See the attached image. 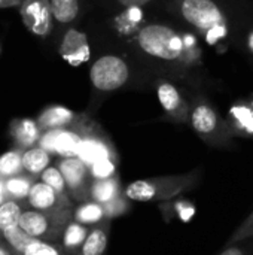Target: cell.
Segmentation results:
<instances>
[{
    "label": "cell",
    "instance_id": "obj_1",
    "mask_svg": "<svg viewBox=\"0 0 253 255\" xmlns=\"http://www.w3.org/2000/svg\"><path fill=\"white\" fill-rule=\"evenodd\" d=\"M197 184V176L194 173L182 176H164L152 179H140L131 182L124 194L131 202H148V203H161L179 196H183L192 190Z\"/></svg>",
    "mask_w": 253,
    "mask_h": 255
},
{
    "label": "cell",
    "instance_id": "obj_2",
    "mask_svg": "<svg viewBox=\"0 0 253 255\" xmlns=\"http://www.w3.org/2000/svg\"><path fill=\"white\" fill-rule=\"evenodd\" d=\"M140 46L151 55L173 60L182 52V39L169 27L164 25H148L140 31Z\"/></svg>",
    "mask_w": 253,
    "mask_h": 255
},
{
    "label": "cell",
    "instance_id": "obj_3",
    "mask_svg": "<svg viewBox=\"0 0 253 255\" xmlns=\"http://www.w3.org/2000/svg\"><path fill=\"white\" fill-rule=\"evenodd\" d=\"M128 78L127 64L113 55L101 57L91 67V81L94 87L103 91H112L125 84Z\"/></svg>",
    "mask_w": 253,
    "mask_h": 255
},
{
    "label": "cell",
    "instance_id": "obj_4",
    "mask_svg": "<svg viewBox=\"0 0 253 255\" xmlns=\"http://www.w3.org/2000/svg\"><path fill=\"white\" fill-rule=\"evenodd\" d=\"M21 16L31 33L46 36L51 31L52 10L49 0H24L21 4Z\"/></svg>",
    "mask_w": 253,
    "mask_h": 255
},
{
    "label": "cell",
    "instance_id": "obj_5",
    "mask_svg": "<svg viewBox=\"0 0 253 255\" xmlns=\"http://www.w3.org/2000/svg\"><path fill=\"white\" fill-rule=\"evenodd\" d=\"M182 13L191 24L203 30H210L222 22V15L212 0H185Z\"/></svg>",
    "mask_w": 253,
    "mask_h": 255
},
{
    "label": "cell",
    "instance_id": "obj_6",
    "mask_svg": "<svg viewBox=\"0 0 253 255\" xmlns=\"http://www.w3.org/2000/svg\"><path fill=\"white\" fill-rule=\"evenodd\" d=\"M81 142H82V139L78 134H75L72 131L60 130V128L49 130L40 139V145L43 149H46L48 152H57L66 158L78 155Z\"/></svg>",
    "mask_w": 253,
    "mask_h": 255
},
{
    "label": "cell",
    "instance_id": "obj_7",
    "mask_svg": "<svg viewBox=\"0 0 253 255\" xmlns=\"http://www.w3.org/2000/svg\"><path fill=\"white\" fill-rule=\"evenodd\" d=\"M60 52L63 58L72 64L79 66L89 58V46L86 42V36L78 30H69L63 39Z\"/></svg>",
    "mask_w": 253,
    "mask_h": 255
},
{
    "label": "cell",
    "instance_id": "obj_8",
    "mask_svg": "<svg viewBox=\"0 0 253 255\" xmlns=\"http://www.w3.org/2000/svg\"><path fill=\"white\" fill-rule=\"evenodd\" d=\"M60 172L64 176L66 185L79 194H89L85 191L86 178H88V166L78 157H67L60 163Z\"/></svg>",
    "mask_w": 253,
    "mask_h": 255
},
{
    "label": "cell",
    "instance_id": "obj_9",
    "mask_svg": "<svg viewBox=\"0 0 253 255\" xmlns=\"http://www.w3.org/2000/svg\"><path fill=\"white\" fill-rule=\"evenodd\" d=\"M158 208H160L166 223H171L173 220H179L182 223H189L195 215V205L182 196L167 200V202H161V203H158Z\"/></svg>",
    "mask_w": 253,
    "mask_h": 255
},
{
    "label": "cell",
    "instance_id": "obj_10",
    "mask_svg": "<svg viewBox=\"0 0 253 255\" xmlns=\"http://www.w3.org/2000/svg\"><path fill=\"white\" fill-rule=\"evenodd\" d=\"M76 157L81 158L86 166H92L100 160L112 158V152L104 142L89 137V139H82Z\"/></svg>",
    "mask_w": 253,
    "mask_h": 255
},
{
    "label": "cell",
    "instance_id": "obj_11",
    "mask_svg": "<svg viewBox=\"0 0 253 255\" xmlns=\"http://www.w3.org/2000/svg\"><path fill=\"white\" fill-rule=\"evenodd\" d=\"M109 220H103L100 226L94 227L84 245H82V255H104L106 248H107V241H109Z\"/></svg>",
    "mask_w": 253,
    "mask_h": 255
},
{
    "label": "cell",
    "instance_id": "obj_12",
    "mask_svg": "<svg viewBox=\"0 0 253 255\" xmlns=\"http://www.w3.org/2000/svg\"><path fill=\"white\" fill-rule=\"evenodd\" d=\"M124 191L121 188V182H119V178L116 175L112 178H107V179H95L89 188L91 199L97 203H101V205L110 202L112 199L118 197Z\"/></svg>",
    "mask_w": 253,
    "mask_h": 255
},
{
    "label": "cell",
    "instance_id": "obj_13",
    "mask_svg": "<svg viewBox=\"0 0 253 255\" xmlns=\"http://www.w3.org/2000/svg\"><path fill=\"white\" fill-rule=\"evenodd\" d=\"M192 127L203 136H210L218 127L216 114L209 106H198L192 114Z\"/></svg>",
    "mask_w": 253,
    "mask_h": 255
},
{
    "label": "cell",
    "instance_id": "obj_14",
    "mask_svg": "<svg viewBox=\"0 0 253 255\" xmlns=\"http://www.w3.org/2000/svg\"><path fill=\"white\" fill-rule=\"evenodd\" d=\"M57 191L45 182L34 184L28 193V202L36 209H49L57 202Z\"/></svg>",
    "mask_w": 253,
    "mask_h": 255
},
{
    "label": "cell",
    "instance_id": "obj_15",
    "mask_svg": "<svg viewBox=\"0 0 253 255\" xmlns=\"http://www.w3.org/2000/svg\"><path fill=\"white\" fill-rule=\"evenodd\" d=\"M19 227L25 230L30 236L37 238L48 232V218L39 212H24L19 218Z\"/></svg>",
    "mask_w": 253,
    "mask_h": 255
},
{
    "label": "cell",
    "instance_id": "obj_16",
    "mask_svg": "<svg viewBox=\"0 0 253 255\" xmlns=\"http://www.w3.org/2000/svg\"><path fill=\"white\" fill-rule=\"evenodd\" d=\"M75 220L81 224H100L103 220H106L104 208L101 203L97 202H88L81 205L75 212Z\"/></svg>",
    "mask_w": 253,
    "mask_h": 255
},
{
    "label": "cell",
    "instance_id": "obj_17",
    "mask_svg": "<svg viewBox=\"0 0 253 255\" xmlns=\"http://www.w3.org/2000/svg\"><path fill=\"white\" fill-rule=\"evenodd\" d=\"M73 118V114L66 109V108H61V106H55V108H49L46 109L40 118H39V124L43 127V128H58L67 123H70Z\"/></svg>",
    "mask_w": 253,
    "mask_h": 255
},
{
    "label": "cell",
    "instance_id": "obj_18",
    "mask_svg": "<svg viewBox=\"0 0 253 255\" xmlns=\"http://www.w3.org/2000/svg\"><path fill=\"white\" fill-rule=\"evenodd\" d=\"M48 163H49V155H48V151H45L43 148L28 149L22 155V166L30 173H40V172H43L46 169Z\"/></svg>",
    "mask_w": 253,
    "mask_h": 255
},
{
    "label": "cell",
    "instance_id": "obj_19",
    "mask_svg": "<svg viewBox=\"0 0 253 255\" xmlns=\"http://www.w3.org/2000/svg\"><path fill=\"white\" fill-rule=\"evenodd\" d=\"M78 0H51L52 16L60 22H70L78 15Z\"/></svg>",
    "mask_w": 253,
    "mask_h": 255
},
{
    "label": "cell",
    "instance_id": "obj_20",
    "mask_svg": "<svg viewBox=\"0 0 253 255\" xmlns=\"http://www.w3.org/2000/svg\"><path fill=\"white\" fill-rule=\"evenodd\" d=\"M88 230L84 224L81 223H72L67 226L66 232H64V238H63V242H64V247L67 248H78V247H82L86 236H88Z\"/></svg>",
    "mask_w": 253,
    "mask_h": 255
},
{
    "label": "cell",
    "instance_id": "obj_21",
    "mask_svg": "<svg viewBox=\"0 0 253 255\" xmlns=\"http://www.w3.org/2000/svg\"><path fill=\"white\" fill-rule=\"evenodd\" d=\"M3 235H4V239L18 251H25V248L34 241L33 236H30L25 230H22L19 226H13V227H9L6 230H3Z\"/></svg>",
    "mask_w": 253,
    "mask_h": 255
},
{
    "label": "cell",
    "instance_id": "obj_22",
    "mask_svg": "<svg viewBox=\"0 0 253 255\" xmlns=\"http://www.w3.org/2000/svg\"><path fill=\"white\" fill-rule=\"evenodd\" d=\"M103 208H104L106 220H113V218H118V217L125 215L127 212H130V209H131V200L122 193L118 197L112 199L110 202L104 203Z\"/></svg>",
    "mask_w": 253,
    "mask_h": 255
},
{
    "label": "cell",
    "instance_id": "obj_23",
    "mask_svg": "<svg viewBox=\"0 0 253 255\" xmlns=\"http://www.w3.org/2000/svg\"><path fill=\"white\" fill-rule=\"evenodd\" d=\"M13 133H15L16 140H18L21 145H25V146L31 145V143L37 139V136H39V131H37L36 124H34L33 121H30V120H22V121H19V123L16 124Z\"/></svg>",
    "mask_w": 253,
    "mask_h": 255
},
{
    "label": "cell",
    "instance_id": "obj_24",
    "mask_svg": "<svg viewBox=\"0 0 253 255\" xmlns=\"http://www.w3.org/2000/svg\"><path fill=\"white\" fill-rule=\"evenodd\" d=\"M21 211L13 202H6L0 206V229L6 230L13 226H19Z\"/></svg>",
    "mask_w": 253,
    "mask_h": 255
},
{
    "label": "cell",
    "instance_id": "obj_25",
    "mask_svg": "<svg viewBox=\"0 0 253 255\" xmlns=\"http://www.w3.org/2000/svg\"><path fill=\"white\" fill-rule=\"evenodd\" d=\"M158 97H160V102H161V105H163V108L166 111L173 112V111H176L179 108L180 97H179L177 90L171 84H163L158 88Z\"/></svg>",
    "mask_w": 253,
    "mask_h": 255
},
{
    "label": "cell",
    "instance_id": "obj_26",
    "mask_svg": "<svg viewBox=\"0 0 253 255\" xmlns=\"http://www.w3.org/2000/svg\"><path fill=\"white\" fill-rule=\"evenodd\" d=\"M89 170L94 179H107L116 175V164L112 158H106L89 166Z\"/></svg>",
    "mask_w": 253,
    "mask_h": 255
},
{
    "label": "cell",
    "instance_id": "obj_27",
    "mask_svg": "<svg viewBox=\"0 0 253 255\" xmlns=\"http://www.w3.org/2000/svg\"><path fill=\"white\" fill-rule=\"evenodd\" d=\"M42 182H45L46 185H49L51 188H54L58 194L64 191L66 187V181L63 173L60 172V169L55 167H46L42 173Z\"/></svg>",
    "mask_w": 253,
    "mask_h": 255
},
{
    "label": "cell",
    "instance_id": "obj_28",
    "mask_svg": "<svg viewBox=\"0 0 253 255\" xmlns=\"http://www.w3.org/2000/svg\"><path fill=\"white\" fill-rule=\"evenodd\" d=\"M233 117L236 118L239 127H242L246 133L253 134V111L246 106H236L231 109Z\"/></svg>",
    "mask_w": 253,
    "mask_h": 255
},
{
    "label": "cell",
    "instance_id": "obj_29",
    "mask_svg": "<svg viewBox=\"0 0 253 255\" xmlns=\"http://www.w3.org/2000/svg\"><path fill=\"white\" fill-rule=\"evenodd\" d=\"M253 238V212L236 229V232L231 235V238L228 239L227 245H233L237 242H243L248 239Z\"/></svg>",
    "mask_w": 253,
    "mask_h": 255
},
{
    "label": "cell",
    "instance_id": "obj_30",
    "mask_svg": "<svg viewBox=\"0 0 253 255\" xmlns=\"http://www.w3.org/2000/svg\"><path fill=\"white\" fill-rule=\"evenodd\" d=\"M22 166V158L16 152H6L0 157V173L13 175Z\"/></svg>",
    "mask_w": 253,
    "mask_h": 255
},
{
    "label": "cell",
    "instance_id": "obj_31",
    "mask_svg": "<svg viewBox=\"0 0 253 255\" xmlns=\"http://www.w3.org/2000/svg\"><path fill=\"white\" fill-rule=\"evenodd\" d=\"M24 255H61L57 248H54L49 244L33 241L24 251Z\"/></svg>",
    "mask_w": 253,
    "mask_h": 255
},
{
    "label": "cell",
    "instance_id": "obj_32",
    "mask_svg": "<svg viewBox=\"0 0 253 255\" xmlns=\"http://www.w3.org/2000/svg\"><path fill=\"white\" fill-rule=\"evenodd\" d=\"M253 253V238L243 241V242H237L233 245H227L222 253L219 255H251Z\"/></svg>",
    "mask_w": 253,
    "mask_h": 255
},
{
    "label": "cell",
    "instance_id": "obj_33",
    "mask_svg": "<svg viewBox=\"0 0 253 255\" xmlns=\"http://www.w3.org/2000/svg\"><path fill=\"white\" fill-rule=\"evenodd\" d=\"M6 188H7V191H10L15 196H25L30 193V184L25 179H19V178L7 181Z\"/></svg>",
    "mask_w": 253,
    "mask_h": 255
},
{
    "label": "cell",
    "instance_id": "obj_34",
    "mask_svg": "<svg viewBox=\"0 0 253 255\" xmlns=\"http://www.w3.org/2000/svg\"><path fill=\"white\" fill-rule=\"evenodd\" d=\"M224 34H225V28H224L222 24H219V25H216V27H213V28L209 30V37H207V40H209L210 43H215V42H216L218 39H221Z\"/></svg>",
    "mask_w": 253,
    "mask_h": 255
},
{
    "label": "cell",
    "instance_id": "obj_35",
    "mask_svg": "<svg viewBox=\"0 0 253 255\" xmlns=\"http://www.w3.org/2000/svg\"><path fill=\"white\" fill-rule=\"evenodd\" d=\"M124 6H128V7H139L145 3H148L149 0H119Z\"/></svg>",
    "mask_w": 253,
    "mask_h": 255
},
{
    "label": "cell",
    "instance_id": "obj_36",
    "mask_svg": "<svg viewBox=\"0 0 253 255\" xmlns=\"http://www.w3.org/2000/svg\"><path fill=\"white\" fill-rule=\"evenodd\" d=\"M7 6H10L7 0H0V7H7Z\"/></svg>",
    "mask_w": 253,
    "mask_h": 255
},
{
    "label": "cell",
    "instance_id": "obj_37",
    "mask_svg": "<svg viewBox=\"0 0 253 255\" xmlns=\"http://www.w3.org/2000/svg\"><path fill=\"white\" fill-rule=\"evenodd\" d=\"M7 1H9L10 6H15V4H18L19 1H24V0H7Z\"/></svg>",
    "mask_w": 253,
    "mask_h": 255
},
{
    "label": "cell",
    "instance_id": "obj_38",
    "mask_svg": "<svg viewBox=\"0 0 253 255\" xmlns=\"http://www.w3.org/2000/svg\"><path fill=\"white\" fill-rule=\"evenodd\" d=\"M0 255H9V254H7L3 248H0Z\"/></svg>",
    "mask_w": 253,
    "mask_h": 255
},
{
    "label": "cell",
    "instance_id": "obj_39",
    "mask_svg": "<svg viewBox=\"0 0 253 255\" xmlns=\"http://www.w3.org/2000/svg\"><path fill=\"white\" fill-rule=\"evenodd\" d=\"M0 202H1V185H0Z\"/></svg>",
    "mask_w": 253,
    "mask_h": 255
},
{
    "label": "cell",
    "instance_id": "obj_40",
    "mask_svg": "<svg viewBox=\"0 0 253 255\" xmlns=\"http://www.w3.org/2000/svg\"><path fill=\"white\" fill-rule=\"evenodd\" d=\"M251 45H252V46H253V37H252V40H251Z\"/></svg>",
    "mask_w": 253,
    "mask_h": 255
}]
</instances>
